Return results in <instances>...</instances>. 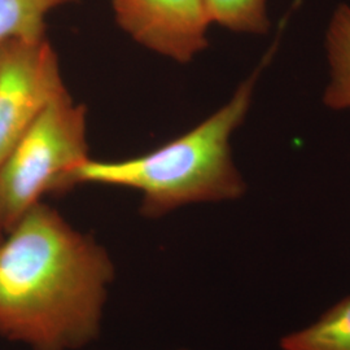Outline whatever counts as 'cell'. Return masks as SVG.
<instances>
[{
  "mask_svg": "<svg viewBox=\"0 0 350 350\" xmlns=\"http://www.w3.org/2000/svg\"><path fill=\"white\" fill-rule=\"evenodd\" d=\"M66 91L47 37L0 50V165L42 111Z\"/></svg>",
  "mask_w": 350,
  "mask_h": 350,
  "instance_id": "obj_4",
  "label": "cell"
},
{
  "mask_svg": "<svg viewBox=\"0 0 350 350\" xmlns=\"http://www.w3.org/2000/svg\"><path fill=\"white\" fill-rule=\"evenodd\" d=\"M212 24L250 36H266L271 29L267 0H204Z\"/></svg>",
  "mask_w": 350,
  "mask_h": 350,
  "instance_id": "obj_9",
  "label": "cell"
},
{
  "mask_svg": "<svg viewBox=\"0 0 350 350\" xmlns=\"http://www.w3.org/2000/svg\"><path fill=\"white\" fill-rule=\"evenodd\" d=\"M178 350H187V349H178Z\"/></svg>",
  "mask_w": 350,
  "mask_h": 350,
  "instance_id": "obj_11",
  "label": "cell"
},
{
  "mask_svg": "<svg viewBox=\"0 0 350 350\" xmlns=\"http://www.w3.org/2000/svg\"><path fill=\"white\" fill-rule=\"evenodd\" d=\"M109 253L44 202L0 241V336L31 350H77L101 329Z\"/></svg>",
  "mask_w": 350,
  "mask_h": 350,
  "instance_id": "obj_1",
  "label": "cell"
},
{
  "mask_svg": "<svg viewBox=\"0 0 350 350\" xmlns=\"http://www.w3.org/2000/svg\"><path fill=\"white\" fill-rule=\"evenodd\" d=\"M328 83L322 101L331 111H350V5L341 3L331 14L325 36Z\"/></svg>",
  "mask_w": 350,
  "mask_h": 350,
  "instance_id": "obj_6",
  "label": "cell"
},
{
  "mask_svg": "<svg viewBox=\"0 0 350 350\" xmlns=\"http://www.w3.org/2000/svg\"><path fill=\"white\" fill-rule=\"evenodd\" d=\"M77 0H0V50L12 42L47 37V17Z\"/></svg>",
  "mask_w": 350,
  "mask_h": 350,
  "instance_id": "obj_8",
  "label": "cell"
},
{
  "mask_svg": "<svg viewBox=\"0 0 350 350\" xmlns=\"http://www.w3.org/2000/svg\"><path fill=\"white\" fill-rule=\"evenodd\" d=\"M4 235H5V230H4V226H3L1 219H0V241H1V239L4 238Z\"/></svg>",
  "mask_w": 350,
  "mask_h": 350,
  "instance_id": "obj_10",
  "label": "cell"
},
{
  "mask_svg": "<svg viewBox=\"0 0 350 350\" xmlns=\"http://www.w3.org/2000/svg\"><path fill=\"white\" fill-rule=\"evenodd\" d=\"M278 49L275 42L230 100L183 135L138 157L101 161L88 159L75 185L130 188L142 193L140 212L156 218L178 208L238 200L247 183L235 165L231 138L250 111L257 82Z\"/></svg>",
  "mask_w": 350,
  "mask_h": 350,
  "instance_id": "obj_2",
  "label": "cell"
},
{
  "mask_svg": "<svg viewBox=\"0 0 350 350\" xmlns=\"http://www.w3.org/2000/svg\"><path fill=\"white\" fill-rule=\"evenodd\" d=\"M282 350H350V296L319 315L313 323L280 338Z\"/></svg>",
  "mask_w": 350,
  "mask_h": 350,
  "instance_id": "obj_7",
  "label": "cell"
},
{
  "mask_svg": "<svg viewBox=\"0 0 350 350\" xmlns=\"http://www.w3.org/2000/svg\"><path fill=\"white\" fill-rule=\"evenodd\" d=\"M112 8L127 36L176 63L192 62L209 46L204 0H112Z\"/></svg>",
  "mask_w": 350,
  "mask_h": 350,
  "instance_id": "obj_5",
  "label": "cell"
},
{
  "mask_svg": "<svg viewBox=\"0 0 350 350\" xmlns=\"http://www.w3.org/2000/svg\"><path fill=\"white\" fill-rule=\"evenodd\" d=\"M86 108L69 92L55 98L0 165V219L5 232L47 195L75 187L88 161Z\"/></svg>",
  "mask_w": 350,
  "mask_h": 350,
  "instance_id": "obj_3",
  "label": "cell"
}]
</instances>
